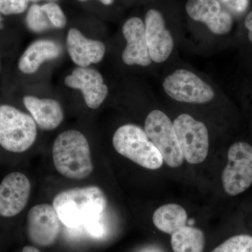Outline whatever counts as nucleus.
<instances>
[{"label": "nucleus", "mask_w": 252, "mask_h": 252, "mask_svg": "<svg viewBox=\"0 0 252 252\" xmlns=\"http://www.w3.org/2000/svg\"><path fill=\"white\" fill-rule=\"evenodd\" d=\"M107 205L105 194L96 186L63 190L53 200V206L63 224L70 228L84 224L94 236L103 233L100 219Z\"/></svg>", "instance_id": "obj_1"}, {"label": "nucleus", "mask_w": 252, "mask_h": 252, "mask_svg": "<svg viewBox=\"0 0 252 252\" xmlns=\"http://www.w3.org/2000/svg\"><path fill=\"white\" fill-rule=\"evenodd\" d=\"M53 160L56 170L72 180H83L94 171L89 142L78 130H66L58 136L53 146Z\"/></svg>", "instance_id": "obj_2"}, {"label": "nucleus", "mask_w": 252, "mask_h": 252, "mask_svg": "<svg viewBox=\"0 0 252 252\" xmlns=\"http://www.w3.org/2000/svg\"><path fill=\"white\" fill-rule=\"evenodd\" d=\"M112 143L118 153L144 168L157 170L163 163L161 154L145 130L134 124L119 127L113 136Z\"/></svg>", "instance_id": "obj_3"}, {"label": "nucleus", "mask_w": 252, "mask_h": 252, "mask_svg": "<svg viewBox=\"0 0 252 252\" xmlns=\"http://www.w3.org/2000/svg\"><path fill=\"white\" fill-rule=\"evenodd\" d=\"M37 136L33 118L11 105L0 106V145L14 153H23L34 143Z\"/></svg>", "instance_id": "obj_4"}, {"label": "nucleus", "mask_w": 252, "mask_h": 252, "mask_svg": "<svg viewBox=\"0 0 252 252\" xmlns=\"http://www.w3.org/2000/svg\"><path fill=\"white\" fill-rule=\"evenodd\" d=\"M146 133L162 155L163 161L169 167H180L184 157L176 135L173 123L160 110L151 112L146 118Z\"/></svg>", "instance_id": "obj_5"}, {"label": "nucleus", "mask_w": 252, "mask_h": 252, "mask_svg": "<svg viewBox=\"0 0 252 252\" xmlns=\"http://www.w3.org/2000/svg\"><path fill=\"white\" fill-rule=\"evenodd\" d=\"M173 126L184 158L190 164L203 162L209 151L206 126L187 114L176 118Z\"/></svg>", "instance_id": "obj_6"}, {"label": "nucleus", "mask_w": 252, "mask_h": 252, "mask_svg": "<svg viewBox=\"0 0 252 252\" xmlns=\"http://www.w3.org/2000/svg\"><path fill=\"white\" fill-rule=\"evenodd\" d=\"M222 184L225 193L232 196L250 188L252 184V146L250 144L238 142L230 146Z\"/></svg>", "instance_id": "obj_7"}, {"label": "nucleus", "mask_w": 252, "mask_h": 252, "mask_svg": "<svg viewBox=\"0 0 252 252\" xmlns=\"http://www.w3.org/2000/svg\"><path fill=\"white\" fill-rule=\"evenodd\" d=\"M162 87L169 97L185 103L206 104L215 97L211 86L185 69H177L169 74L164 79Z\"/></svg>", "instance_id": "obj_8"}, {"label": "nucleus", "mask_w": 252, "mask_h": 252, "mask_svg": "<svg viewBox=\"0 0 252 252\" xmlns=\"http://www.w3.org/2000/svg\"><path fill=\"white\" fill-rule=\"evenodd\" d=\"M61 220L53 205L40 204L32 207L28 214L27 233L32 243L46 248L59 238Z\"/></svg>", "instance_id": "obj_9"}, {"label": "nucleus", "mask_w": 252, "mask_h": 252, "mask_svg": "<svg viewBox=\"0 0 252 252\" xmlns=\"http://www.w3.org/2000/svg\"><path fill=\"white\" fill-rule=\"evenodd\" d=\"M186 11L189 17L206 25L214 34L223 35L233 28L231 14L219 0H189Z\"/></svg>", "instance_id": "obj_10"}, {"label": "nucleus", "mask_w": 252, "mask_h": 252, "mask_svg": "<svg viewBox=\"0 0 252 252\" xmlns=\"http://www.w3.org/2000/svg\"><path fill=\"white\" fill-rule=\"evenodd\" d=\"M31 192V182L24 174L15 172L6 176L0 184V216L12 217L21 213Z\"/></svg>", "instance_id": "obj_11"}, {"label": "nucleus", "mask_w": 252, "mask_h": 252, "mask_svg": "<svg viewBox=\"0 0 252 252\" xmlns=\"http://www.w3.org/2000/svg\"><path fill=\"white\" fill-rule=\"evenodd\" d=\"M144 23L151 59L157 63L165 62L172 54L174 40L163 16L158 10L150 9L146 14Z\"/></svg>", "instance_id": "obj_12"}, {"label": "nucleus", "mask_w": 252, "mask_h": 252, "mask_svg": "<svg viewBox=\"0 0 252 252\" xmlns=\"http://www.w3.org/2000/svg\"><path fill=\"white\" fill-rule=\"evenodd\" d=\"M68 87L81 91L89 108H99L108 94V87L104 84L102 74L90 67H79L66 77Z\"/></svg>", "instance_id": "obj_13"}, {"label": "nucleus", "mask_w": 252, "mask_h": 252, "mask_svg": "<svg viewBox=\"0 0 252 252\" xmlns=\"http://www.w3.org/2000/svg\"><path fill=\"white\" fill-rule=\"evenodd\" d=\"M126 46L122 54V60L127 65L147 67L152 62L149 54L145 26L144 21L138 17L129 18L122 28Z\"/></svg>", "instance_id": "obj_14"}, {"label": "nucleus", "mask_w": 252, "mask_h": 252, "mask_svg": "<svg viewBox=\"0 0 252 252\" xmlns=\"http://www.w3.org/2000/svg\"><path fill=\"white\" fill-rule=\"evenodd\" d=\"M67 48L73 62L83 67L100 62L106 51L103 43L88 39L76 28L68 32Z\"/></svg>", "instance_id": "obj_15"}, {"label": "nucleus", "mask_w": 252, "mask_h": 252, "mask_svg": "<svg viewBox=\"0 0 252 252\" xmlns=\"http://www.w3.org/2000/svg\"><path fill=\"white\" fill-rule=\"evenodd\" d=\"M23 103L36 124L42 130H54L62 124L64 113L58 101L26 95L23 97Z\"/></svg>", "instance_id": "obj_16"}, {"label": "nucleus", "mask_w": 252, "mask_h": 252, "mask_svg": "<svg viewBox=\"0 0 252 252\" xmlns=\"http://www.w3.org/2000/svg\"><path fill=\"white\" fill-rule=\"evenodd\" d=\"M62 48L59 43L49 39H40L32 43L18 61V69L26 74L35 73L41 64L59 57Z\"/></svg>", "instance_id": "obj_17"}, {"label": "nucleus", "mask_w": 252, "mask_h": 252, "mask_svg": "<svg viewBox=\"0 0 252 252\" xmlns=\"http://www.w3.org/2000/svg\"><path fill=\"white\" fill-rule=\"evenodd\" d=\"M152 220L158 229L171 235L176 230L187 225L188 215L184 207L170 203L158 208Z\"/></svg>", "instance_id": "obj_18"}, {"label": "nucleus", "mask_w": 252, "mask_h": 252, "mask_svg": "<svg viewBox=\"0 0 252 252\" xmlns=\"http://www.w3.org/2000/svg\"><path fill=\"white\" fill-rule=\"evenodd\" d=\"M205 235L199 228L186 225L171 235L174 252H203Z\"/></svg>", "instance_id": "obj_19"}, {"label": "nucleus", "mask_w": 252, "mask_h": 252, "mask_svg": "<svg viewBox=\"0 0 252 252\" xmlns=\"http://www.w3.org/2000/svg\"><path fill=\"white\" fill-rule=\"evenodd\" d=\"M26 25L32 32L39 33L52 28L49 18L41 6L34 4L28 9L26 18Z\"/></svg>", "instance_id": "obj_20"}, {"label": "nucleus", "mask_w": 252, "mask_h": 252, "mask_svg": "<svg viewBox=\"0 0 252 252\" xmlns=\"http://www.w3.org/2000/svg\"><path fill=\"white\" fill-rule=\"evenodd\" d=\"M212 252H252V236L235 235L220 244Z\"/></svg>", "instance_id": "obj_21"}, {"label": "nucleus", "mask_w": 252, "mask_h": 252, "mask_svg": "<svg viewBox=\"0 0 252 252\" xmlns=\"http://www.w3.org/2000/svg\"><path fill=\"white\" fill-rule=\"evenodd\" d=\"M49 18L52 27L61 29L67 24V18L59 4L54 2L46 3L41 6Z\"/></svg>", "instance_id": "obj_22"}, {"label": "nucleus", "mask_w": 252, "mask_h": 252, "mask_svg": "<svg viewBox=\"0 0 252 252\" xmlns=\"http://www.w3.org/2000/svg\"><path fill=\"white\" fill-rule=\"evenodd\" d=\"M30 0H0V12L5 16L21 14L28 9Z\"/></svg>", "instance_id": "obj_23"}, {"label": "nucleus", "mask_w": 252, "mask_h": 252, "mask_svg": "<svg viewBox=\"0 0 252 252\" xmlns=\"http://www.w3.org/2000/svg\"><path fill=\"white\" fill-rule=\"evenodd\" d=\"M228 11L240 14L248 7V0H219Z\"/></svg>", "instance_id": "obj_24"}, {"label": "nucleus", "mask_w": 252, "mask_h": 252, "mask_svg": "<svg viewBox=\"0 0 252 252\" xmlns=\"http://www.w3.org/2000/svg\"><path fill=\"white\" fill-rule=\"evenodd\" d=\"M245 26L248 30L249 39L252 42V11H250L245 18Z\"/></svg>", "instance_id": "obj_25"}, {"label": "nucleus", "mask_w": 252, "mask_h": 252, "mask_svg": "<svg viewBox=\"0 0 252 252\" xmlns=\"http://www.w3.org/2000/svg\"><path fill=\"white\" fill-rule=\"evenodd\" d=\"M22 252H41L37 248L33 246H26L23 249Z\"/></svg>", "instance_id": "obj_26"}, {"label": "nucleus", "mask_w": 252, "mask_h": 252, "mask_svg": "<svg viewBox=\"0 0 252 252\" xmlns=\"http://www.w3.org/2000/svg\"><path fill=\"white\" fill-rule=\"evenodd\" d=\"M80 1H87V0H80ZM98 1H100L102 4L107 5V6H108V5L112 4L114 0H98Z\"/></svg>", "instance_id": "obj_27"}, {"label": "nucleus", "mask_w": 252, "mask_h": 252, "mask_svg": "<svg viewBox=\"0 0 252 252\" xmlns=\"http://www.w3.org/2000/svg\"><path fill=\"white\" fill-rule=\"evenodd\" d=\"M4 28V23H3L2 14L0 12V30L3 29Z\"/></svg>", "instance_id": "obj_28"}, {"label": "nucleus", "mask_w": 252, "mask_h": 252, "mask_svg": "<svg viewBox=\"0 0 252 252\" xmlns=\"http://www.w3.org/2000/svg\"><path fill=\"white\" fill-rule=\"evenodd\" d=\"M30 1H33V2H36V1H42V0H30ZM47 1H54V0H47Z\"/></svg>", "instance_id": "obj_29"}]
</instances>
